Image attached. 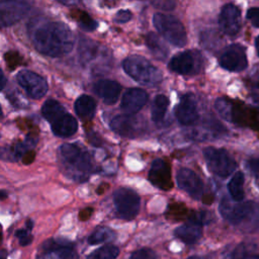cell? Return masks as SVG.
<instances>
[{"mask_svg": "<svg viewBox=\"0 0 259 259\" xmlns=\"http://www.w3.org/2000/svg\"><path fill=\"white\" fill-rule=\"evenodd\" d=\"M28 34L34 48L49 57L66 55L72 51L74 46L71 29L60 21L37 17L29 22Z\"/></svg>", "mask_w": 259, "mask_h": 259, "instance_id": "6da1fadb", "label": "cell"}, {"mask_svg": "<svg viewBox=\"0 0 259 259\" xmlns=\"http://www.w3.org/2000/svg\"><path fill=\"white\" fill-rule=\"evenodd\" d=\"M220 212L225 220L244 232L259 230V205L253 201H231L224 197L220 203Z\"/></svg>", "mask_w": 259, "mask_h": 259, "instance_id": "7a4b0ae2", "label": "cell"}, {"mask_svg": "<svg viewBox=\"0 0 259 259\" xmlns=\"http://www.w3.org/2000/svg\"><path fill=\"white\" fill-rule=\"evenodd\" d=\"M41 114L51 123L52 131L58 137H71L78 128V123L75 117L68 113L60 102L54 99H49L44 103Z\"/></svg>", "mask_w": 259, "mask_h": 259, "instance_id": "3957f363", "label": "cell"}, {"mask_svg": "<svg viewBox=\"0 0 259 259\" xmlns=\"http://www.w3.org/2000/svg\"><path fill=\"white\" fill-rule=\"evenodd\" d=\"M124 72L138 83L155 86L162 81V72L142 56H131L123 60Z\"/></svg>", "mask_w": 259, "mask_h": 259, "instance_id": "277c9868", "label": "cell"}, {"mask_svg": "<svg viewBox=\"0 0 259 259\" xmlns=\"http://www.w3.org/2000/svg\"><path fill=\"white\" fill-rule=\"evenodd\" d=\"M156 29L175 47H184L187 42L186 30L176 17L163 13H156L153 17Z\"/></svg>", "mask_w": 259, "mask_h": 259, "instance_id": "5b68a950", "label": "cell"}, {"mask_svg": "<svg viewBox=\"0 0 259 259\" xmlns=\"http://www.w3.org/2000/svg\"><path fill=\"white\" fill-rule=\"evenodd\" d=\"M203 155L208 169L218 176L227 177L232 174L237 167L236 161L224 149L208 147L204 149Z\"/></svg>", "mask_w": 259, "mask_h": 259, "instance_id": "8992f818", "label": "cell"}, {"mask_svg": "<svg viewBox=\"0 0 259 259\" xmlns=\"http://www.w3.org/2000/svg\"><path fill=\"white\" fill-rule=\"evenodd\" d=\"M168 68L181 75H195L203 68V58L198 51H184L176 54L170 60Z\"/></svg>", "mask_w": 259, "mask_h": 259, "instance_id": "52a82bcc", "label": "cell"}, {"mask_svg": "<svg viewBox=\"0 0 259 259\" xmlns=\"http://www.w3.org/2000/svg\"><path fill=\"white\" fill-rule=\"evenodd\" d=\"M113 200L122 219L132 220L138 214L140 209V197L134 190L118 188L113 193Z\"/></svg>", "mask_w": 259, "mask_h": 259, "instance_id": "ba28073f", "label": "cell"}, {"mask_svg": "<svg viewBox=\"0 0 259 259\" xmlns=\"http://www.w3.org/2000/svg\"><path fill=\"white\" fill-rule=\"evenodd\" d=\"M17 83L33 99L41 98L48 91V83L40 75L29 71L22 70L16 76Z\"/></svg>", "mask_w": 259, "mask_h": 259, "instance_id": "9c48e42d", "label": "cell"}, {"mask_svg": "<svg viewBox=\"0 0 259 259\" xmlns=\"http://www.w3.org/2000/svg\"><path fill=\"white\" fill-rule=\"evenodd\" d=\"M30 6L25 0H1L0 22L2 27L11 26L24 17Z\"/></svg>", "mask_w": 259, "mask_h": 259, "instance_id": "30bf717a", "label": "cell"}, {"mask_svg": "<svg viewBox=\"0 0 259 259\" xmlns=\"http://www.w3.org/2000/svg\"><path fill=\"white\" fill-rule=\"evenodd\" d=\"M60 151L64 160L77 170L85 173L92 172L93 164L87 152L73 144L62 145Z\"/></svg>", "mask_w": 259, "mask_h": 259, "instance_id": "8fae6325", "label": "cell"}, {"mask_svg": "<svg viewBox=\"0 0 259 259\" xmlns=\"http://www.w3.org/2000/svg\"><path fill=\"white\" fill-rule=\"evenodd\" d=\"M220 65L231 72L245 70L248 66L245 49L240 45L229 46L220 57Z\"/></svg>", "mask_w": 259, "mask_h": 259, "instance_id": "7c38bea8", "label": "cell"}, {"mask_svg": "<svg viewBox=\"0 0 259 259\" xmlns=\"http://www.w3.org/2000/svg\"><path fill=\"white\" fill-rule=\"evenodd\" d=\"M143 122L134 114L116 115L110 121L111 130L121 137L135 138L143 131Z\"/></svg>", "mask_w": 259, "mask_h": 259, "instance_id": "4fadbf2b", "label": "cell"}, {"mask_svg": "<svg viewBox=\"0 0 259 259\" xmlns=\"http://www.w3.org/2000/svg\"><path fill=\"white\" fill-rule=\"evenodd\" d=\"M178 186L186 191L194 199H199L203 195V183L201 179L192 170L181 168L177 172Z\"/></svg>", "mask_w": 259, "mask_h": 259, "instance_id": "5bb4252c", "label": "cell"}, {"mask_svg": "<svg viewBox=\"0 0 259 259\" xmlns=\"http://www.w3.org/2000/svg\"><path fill=\"white\" fill-rule=\"evenodd\" d=\"M219 24L223 32L228 35H235L241 27V12L234 4H226L220 13Z\"/></svg>", "mask_w": 259, "mask_h": 259, "instance_id": "9a60e30c", "label": "cell"}, {"mask_svg": "<svg viewBox=\"0 0 259 259\" xmlns=\"http://www.w3.org/2000/svg\"><path fill=\"white\" fill-rule=\"evenodd\" d=\"M149 180L153 185L162 190L171 189L173 183L171 179V169L168 163L162 159L154 160L149 172Z\"/></svg>", "mask_w": 259, "mask_h": 259, "instance_id": "2e32d148", "label": "cell"}, {"mask_svg": "<svg viewBox=\"0 0 259 259\" xmlns=\"http://www.w3.org/2000/svg\"><path fill=\"white\" fill-rule=\"evenodd\" d=\"M175 115L178 121L184 125L193 124L198 119L197 106L192 94H185L181 97L175 108Z\"/></svg>", "mask_w": 259, "mask_h": 259, "instance_id": "e0dca14e", "label": "cell"}, {"mask_svg": "<svg viewBox=\"0 0 259 259\" xmlns=\"http://www.w3.org/2000/svg\"><path fill=\"white\" fill-rule=\"evenodd\" d=\"M148 101V93L140 88H132L125 91L121 98L120 107L128 114L137 113Z\"/></svg>", "mask_w": 259, "mask_h": 259, "instance_id": "ac0fdd59", "label": "cell"}, {"mask_svg": "<svg viewBox=\"0 0 259 259\" xmlns=\"http://www.w3.org/2000/svg\"><path fill=\"white\" fill-rule=\"evenodd\" d=\"M93 89L106 104H113L119 97L121 86L116 81L104 79L96 82Z\"/></svg>", "mask_w": 259, "mask_h": 259, "instance_id": "d6986e66", "label": "cell"}, {"mask_svg": "<svg viewBox=\"0 0 259 259\" xmlns=\"http://www.w3.org/2000/svg\"><path fill=\"white\" fill-rule=\"evenodd\" d=\"M174 235L185 244H194L200 239L202 235V228L201 225L189 222V224L178 227L175 230Z\"/></svg>", "mask_w": 259, "mask_h": 259, "instance_id": "ffe728a7", "label": "cell"}, {"mask_svg": "<svg viewBox=\"0 0 259 259\" xmlns=\"http://www.w3.org/2000/svg\"><path fill=\"white\" fill-rule=\"evenodd\" d=\"M96 110V103L92 97L83 94L75 101V111L83 119H91Z\"/></svg>", "mask_w": 259, "mask_h": 259, "instance_id": "44dd1931", "label": "cell"}, {"mask_svg": "<svg viewBox=\"0 0 259 259\" xmlns=\"http://www.w3.org/2000/svg\"><path fill=\"white\" fill-rule=\"evenodd\" d=\"M78 53L82 64L87 65L96 59L98 55V45L92 39L83 36L79 41Z\"/></svg>", "mask_w": 259, "mask_h": 259, "instance_id": "7402d4cb", "label": "cell"}, {"mask_svg": "<svg viewBox=\"0 0 259 259\" xmlns=\"http://www.w3.org/2000/svg\"><path fill=\"white\" fill-rule=\"evenodd\" d=\"M146 45L152 55L158 60H165L168 57V49L162 39L154 32H149L146 36Z\"/></svg>", "mask_w": 259, "mask_h": 259, "instance_id": "603a6c76", "label": "cell"}, {"mask_svg": "<svg viewBox=\"0 0 259 259\" xmlns=\"http://www.w3.org/2000/svg\"><path fill=\"white\" fill-rule=\"evenodd\" d=\"M244 174L242 172H236L228 184L230 195L235 201H242L244 199Z\"/></svg>", "mask_w": 259, "mask_h": 259, "instance_id": "cb8c5ba5", "label": "cell"}, {"mask_svg": "<svg viewBox=\"0 0 259 259\" xmlns=\"http://www.w3.org/2000/svg\"><path fill=\"white\" fill-rule=\"evenodd\" d=\"M169 105V99L162 94L155 97L152 105V119L153 121L159 123L163 120L165 113Z\"/></svg>", "mask_w": 259, "mask_h": 259, "instance_id": "d4e9b609", "label": "cell"}, {"mask_svg": "<svg viewBox=\"0 0 259 259\" xmlns=\"http://www.w3.org/2000/svg\"><path fill=\"white\" fill-rule=\"evenodd\" d=\"M114 232L107 227H99L94 230V232L88 237V243L91 245L99 244L102 242L110 241L114 238Z\"/></svg>", "mask_w": 259, "mask_h": 259, "instance_id": "484cf974", "label": "cell"}, {"mask_svg": "<svg viewBox=\"0 0 259 259\" xmlns=\"http://www.w3.org/2000/svg\"><path fill=\"white\" fill-rule=\"evenodd\" d=\"M119 250L113 245H105L91 253L87 259H115L118 256Z\"/></svg>", "mask_w": 259, "mask_h": 259, "instance_id": "4316f807", "label": "cell"}, {"mask_svg": "<svg viewBox=\"0 0 259 259\" xmlns=\"http://www.w3.org/2000/svg\"><path fill=\"white\" fill-rule=\"evenodd\" d=\"M214 107H215L217 111L219 112V114H220L223 118H225V119L231 121V119H232L233 107H234V103H233L231 100H229V99H227V98H224V97L218 98V99L215 100Z\"/></svg>", "mask_w": 259, "mask_h": 259, "instance_id": "83f0119b", "label": "cell"}, {"mask_svg": "<svg viewBox=\"0 0 259 259\" xmlns=\"http://www.w3.org/2000/svg\"><path fill=\"white\" fill-rule=\"evenodd\" d=\"M231 259H259V254L252 252L247 245L241 244L232 252Z\"/></svg>", "mask_w": 259, "mask_h": 259, "instance_id": "f1b7e54d", "label": "cell"}, {"mask_svg": "<svg viewBox=\"0 0 259 259\" xmlns=\"http://www.w3.org/2000/svg\"><path fill=\"white\" fill-rule=\"evenodd\" d=\"M76 18L79 26L84 30L91 31L97 27V22L85 12H79V15H77Z\"/></svg>", "mask_w": 259, "mask_h": 259, "instance_id": "f546056e", "label": "cell"}, {"mask_svg": "<svg viewBox=\"0 0 259 259\" xmlns=\"http://www.w3.org/2000/svg\"><path fill=\"white\" fill-rule=\"evenodd\" d=\"M212 219V215L208 211H195L192 212L189 217L188 220L190 223H194L197 225H203V224H208L210 223Z\"/></svg>", "mask_w": 259, "mask_h": 259, "instance_id": "4dcf8cb0", "label": "cell"}, {"mask_svg": "<svg viewBox=\"0 0 259 259\" xmlns=\"http://www.w3.org/2000/svg\"><path fill=\"white\" fill-rule=\"evenodd\" d=\"M131 259H156V253L149 248H143L135 251L131 255Z\"/></svg>", "mask_w": 259, "mask_h": 259, "instance_id": "1f68e13d", "label": "cell"}, {"mask_svg": "<svg viewBox=\"0 0 259 259\" xmlns=\"http://www.w3.org/2000/svg\"><path fill=\"white\" fill-rule=\"evenodd\" d=\"M15 235L19 239V243H20L21 246L29 245L31 243V241H32V237L29 234V230L28 229H19L18 231H16Z\"/></svg>", "mask_w": 259, "mask_h": 259, "instance_id": "d6a6232c", "label": "cell"}, {"mask_svg": "<svg viewBox=\"0 0 259 259\" xmlns=\"http://www.w3.org/2000/svg\"><path fill=\"white\" fill-rule=\"evenodd\" d=\"M152 4L162 10H172L176 6V0H152Z\"/></svg>", "mask_w": 259, "mask_h": 259, "instance_id": "836d02e7", "label": "cell"}, {"mask_svg": "<svg viewBox=\"0 0 259 259\" xmlns=\"http://www.w3.org/2000/svg\"><path fill=\"white\" fill-rule=\"evenodd\" d=\"M246 16L255 27H259V7L250 8Z\"/></svg>", "mask_w": 259, "mask_h": 259, "instance_id": "e575fe53", "label": "cell"}, {"mask_svg": "<svg viewBox=\"0 0 259 259\" xmlns=\"http://www.w3.org/2000/svg\"><path fill=\"white\" fill-rule=\"evenodd\" d=\"M132 18V12L130 10H120L114 16V21L117 23H125Z\"/></svg>", "mask_w": 259, "mask_h": 259, "instance_id": "d590c367", "label": "cell"}, {"mask_svg": "<svg viewBox=\"0 0 259 259\" xmlns=\"http://www.w3.org/2000/svg\"><path fill=\"white\" fill-rule=\"evenodd\" d=\"M248 169L250 172L257 178L259 179V159H250L247 162Z\"/></svg>", "mask_w": 259, "mask_h": 259, "instance_id": "8d00e7d4", "label": "cell"}, {"mask_svg": "<svg viewBox=\"0 0 259 259\" xmlns=\"http://www.w3.org/2000/svg\"><path fill=\"white\" fill-rule=\"evenodd\" d=\"M39 259H60V257L57 254V252L52 251V252H47V254L44 257L39 258Z\"/></svg>", "mask_w": 259, "mask_h": 259, "instance_id": "74e56055", "label": "cell"}, {"mask_svg": "<svg viewBox=\"0 0 259 259\" xmlns=\"http://www.w3.org/2000/svg\"><path fill=\"white\" fill-rule=\"evenodd\" d=\"M91 211H92V208H89V207L83 209V210L80 212V219H81V220H87V219L90 217V212H91Z\"/></svg>", "mask_w": 259, "mask_h": 259, "instance_id": "f35d334b", "label": "cell"}, {"mask_svg": "<svg viewBox=\"0 0 259 259\" xmlns=\"http://www.w3.org/2000/svg\"><path fill=\"white\" fill-rule=\"evenodd\" d=\"M58 1L65 5H68V6H73V5H76L79 3V0H58Z\"/></svg>", "mask_w": 259, "mask_h": 259, "instance_id": "ab89813d", "label": "cell"}, {"mask_svg": "<svg viewBox=\"0 0 259 259\" xmlns=\"http://www.w3.org/2000/svg\"><path fill=\"white\" fill-rule=\"evenodd\" d=\"M5 77H4V74L1 72V89H3L4 88V86H5Z\"/></svg>", "mask_w": 259, "mask_h": 259, "instance_id": "60d3db41", "label": "cell"}, {"mask_svg": "<svg viewBox=\"0 0 259 259\" xmlns=\"http://www.w3.org/2000/svg\"><path fill=\"white\" fill-rule=\"evenodd\" d=\"M255 47H256V50H257V54L259 56V35L255 39Z\"/></svg>", "mask_w": 259, "mask_h": 259, "instance_id": "b9f144b4", "label": "cell"}, {"mask_svg": "<svg viewBox=\"0 0 259 259\" xmlns=\"http://www.w3.org/2000/svg\"><path fill=\"white\" fill-rule=\"evenodd\" d=\"M32 226H33L32 222H31V221H27V223H26V229H28V230L30 231L31 228H32Z\"/></svg>", "mask_w": 259, "mask_h": 259, "instance_id": "7bdbcfd3", "label": "cell"}, {"mask_svg": "<svg viewBox=\"0 0 259 259\" xmlns=\"http://www.w3.org/2000/svg\"><path fill=\"white\" fill-rule=\"evenodd\" d=\"M187 259H204V258L199 257V256H191V257H189V258H187Z\"/></svg>", "mask_w": 259, "mask_h": 259, "instance_id": "ee69618b", "label": "cell"}, {"mask_svg": "<svg viewBox=\"0 0 259 259\" xmlns=\"http://www.w3.org/2000/svg\"><path fill=\"white\" fill-rule=\"evenodd\" d=\"M1 259H6V253H5V251H2V252H1Z\"/></svg>", "mask_w": 259, "mask_h": 259, "instance_id": "f6af8a7d", "label": "cell"}, {"mask_svg": "<svg viewBox=\"0 0 259 259\" xmlns=\"http://www.w3.org/2000/svg\"><path fill=\"white\" fill-rule=\"evenodd\" d=\"M1 196H2V198H4V197H5V193H4V191H3V190L1 191Z\"/></svg>", "mask_w": 259, "mask_h": 259, "instance_id": "bcb514c9", "label": "cell"}, {"mask_svg": "<svg viewBox=\"0 0 259 259\" xmlns=\"http://www.w3.org/2000/svg\"><path fill=\"white\" fill-rule=\"evenodd\" d=\"M104 1H105L106 3H109V2H111V3H112V2H114L115 0H104Z\"/></svg>", "mask_w": 259, "mask_h": 259, "instance_id": "7dc6e473", "label": "cell"}]
</instances>
